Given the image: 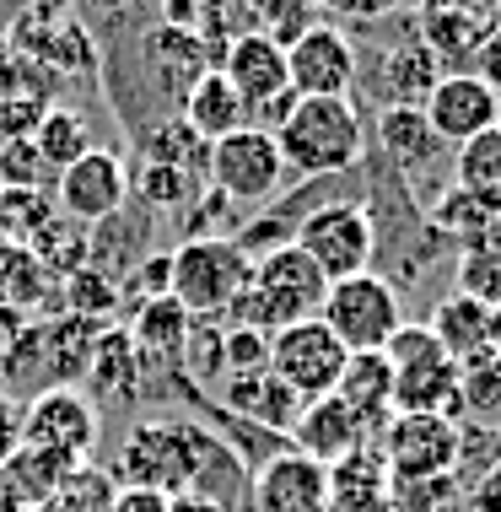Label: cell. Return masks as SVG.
<instances>
[{
	"label": "cell",
	"mask_w": 501,
	"mask_h": 512,
	"mask_svg": "<svg viewBox=\"0 0 501 512\" xmlns=\"http://www.w3.org/2000/svg\"><path fill=\"white\" fill-rule=\"evenodd\" d=\"M270 135L286 173L297 178H340L356 173L367 157V124L351 98H297Z\"/></svg>",
	"instance_id": "6da1fadb"
},
{
	"label": "cell",
	"mask_w": 501,
	"mask_h": 512,
	"mask_svg": "<svg viewBox=\"0 0 501 512\" xmlns=\"http://www.w3.org/2000/svg\"><path fill=\"white\" fill-rule=\"evenodd\" d=\"M329 281L318 275V265L302 254L297 243H281L270 254L254 259L248 270V286L238 292V302L227 308V324L259 329V335H275L286 324H302V318H318L324 308Z\"/></svg>",
	"instance_id": "7a4b0ae2"
},
{
	"label": "cell",
	"mask_w": 501,
	"mask_h": 512,
	"mask_svg": "<svg viewBox=\"0 0 501 512\" xmlns=\"http://www.w3.org/2000/svg\"><path fill=\"white\" fill-rule=\"evenodd\" d=\"M248 270L254 259L232 238H189L167 254V297L189 318H227V308L248 286Z\"/></svg>",
	"instance_id": "3957f363"
},
{
	"label": "cell",
	"mask_w": 501,
	"mask_h": 512,
	"mask_svg": "<svg viewBox=\"0 0 501 512\" xmlns=\"http://www.w3.org/2000/svg\"><path fill=\"white\" fill-rule=\"evenodd\" d=\"M318 324L329 329L345 351H383L394 340V329L405 324V297L399 286L378 270L345 275V281H329L324 308H318Z\"/></svg>",
	"instance_id": "277c9868"
},
{
	"label": "cell",
	"mask_w": 501,
	"mask_h": 512,
	"mask_svg": "<svg viewBox=\"0 0 501 512\" xmlns=\"http://www.w3.org/2000/svg\"><path fill=\"white\" fill-rule=\"evenodd\" d=\"M302 254L318 265L324 281H345V275H361L372 270V259H378V227H372L367 205L361 200H329L318 205L313 216H302L297 238Z\"/></svg>",
	"instance_id": "5b68a950"
},
{
	"label": "cell",
	"mask_w": 501,
	"mask_h": 512,
	"mask_svg": "<svg viewBox=\"0 0 501 512\" xmlns=\"http://www.w3.org/2000/svg\"><path fill=\"white\" fill-rule=\"evenodd\" d=\"M216 71L238 87V98L248 108V119L264 114V130H275L281 114L297 103L291 92V76H286V44L275 33H238L227 49H221Z\"/></svg>",
	"instance_id": "8992f818"
},
{
	"label": "cell",
	"mask_w": 501,
	"mask_h": 512,
	"mask_svg": "<svg viewBox=\"0 0 501 512\" xmlns=\"http://www.w3.org/2000/svg\"><path fill=\"white\" fill-rule=\"evenodd\" d=\"M388 480H437L464 459V426L453 415H388L378 432Z\"/></svg>",
	"instance_id": "52a82bcc"
},
{
	"label": "cell",
	"mask_w": 501,
	"mask_h": 512,
	"mask_svg": "<svg viewBox=\"0 0 501 512\" xmlns=\"http://www.w3.org/2000/svg\"><path fill=\"white\" fill-rule=\"evenodd\" d=\"M281 173H286L281 146H275V135L264 130V124H243L238 135L216 141L211 157H205V184H211L216 195H227L232 205H264V200H275Z\"/></svg>",
	"instance_id": "ba28073f"
},
{
	"label": "cell",
	"mask_w": 501,
	"mask_h": 512,
	"mask_svg": "<svg viewBox=\"0 0 501 512\" xmlns=\"http://www.w3.org/2000/svg\"><path fill=\"white\" fill-rule=\"evenodd\" d=\"M17 442L27 448L49 453V459L60 464H87V453L97 448V405L81 389H44L33 394V405H27L22 426H17Z\"/></svg>",
	"instance_id": "9c48e42d"
},
{
	"label": "cell",
	"mask_w": 501,
	"mask_h": 512,
	"mask_svg": "<svg viewBox=\"0 0 501 512\" xmlns=\"http://www.w3.org/2000/svg\"><path fill=\"white\" fill-rule=\"evenodd\" d=\"M345 356L351 351H345L318 318H302V324H286L270 335V372L302 399V405L334 394V383H340V372H345Z\"/></svg>",
	"instance_id": "30bf717a"
},
{
	"label": "cell",
	"mask_w": 501,
	"mask_h": 512,
	"mask_svg": "<svg viewBox=\"0 0 501 512\" xmlns=\"http://www.w3.org/2000/svg\"><path fill=\"white\" fill-rule=\"evenodd\" d=\"M361 54L356 44L329 22L302 27L297 38L286 44V76L297 98H351L356 76H361Z\"/></svg>",
	"instance_id": "8fae6325"
},
{
	"label": "cell",
	"mask_w": 501,
	"mask_h": 512,
	"mask_svg": "<svg viewBox=\"0 0 501 512\" xmlns=\"http://www.w3.org/2000/svg\"><path fill=\"white\" fill-rule=\"evenodd\" d=\"M54 205L60 216L81 221V227H97V221L119 216L124 200H130V173H124V157L108 146H92L87 157H76L65 173H54Z\"/></svg>",
	"instance_id": "7c38bea8"
},
{
	"label": "cell",
	"mask_w": 501,
	"mask_h": 512,
	"mask_svg": "<svg viewBox=\"0 0 501 512\" xmlns=\"http://www.w3.org/2000/svg\"><path fill=\"white\" fill-rule=\"evenodd\" d=\"M496 103H501V92L485 87L475 71H442L437 87L426 92L421 114L437 130V141L448 151H458V146L475 141V135L496 130Z\"/></svg>",
	"instance_id": "4fadbf2b"
},
{
	"label": "cell",
	"mask_w": 501,
	"mask_h": 512,
	"mask_svg": "<svg viewBox=\"0 0 501 512\" xmlns=\"http://www.w3.org/2000/svg\"><path fill=\"white\" fill-rule=\"evenodd\" d=\"M254 512H329V469L297 448L264 459L248 480Z\"/></svg>",
	"instance_id": "5bb4252c"
},
{
	"label": "cell",
	"mask_w": 501,
	"mask_h": 512,
	"mask_svg": "<svg viewBox=\"0 0 501 512\" xmlns=\"http://www.w3.org/2000/svg\"><path fill=\"white\" fill-rule=\"evenodd\" d=\"M11 49L33 54L38 65H49L54 76H87L97 71V60H103V44H97V33L81 17H33V11H22L17 33H11Z\"/></svg>",
	"instance_id": "9a60e30c"
},
{
	"label": "cell",
	"mask_w": 501,
	"mask_h": 512,
	"mask_svg": "<svg viewBox=\"0 0 501 512\" xmlns=\"http://www.w3.org/2000/svg\"><path fill=\"white\" fill-rule=\"evenodd\" d=\"M367 437H378L361 415L345 405V399H313V405H302L297 426H291V442H297V453H308V459H318L324 469H334L340 459H351V453L367 448Z\"/></svg>",
	"instance_id": "2e32d148"
},
{
	"label": "cell",
	"mask_w": 501,
	"mask_h": 512,
	"mask_svg": "<svg viewBox=\"0 0 501 512\" xmlns=\"http://www.w3.org/2000/svg\"><path fill=\"white\" fill-rule=\"evenodd\" d=\"M81 383H87V399H108V405H130L141 399V383H146V362L135 351L130 329H97L92 351H87V367H81Z\"/></svg>",
	"instance_id": "e0dca14e"
},
{
	"label": "cell",
	"mask_w": 501,
	"mask_h": 512,
	"mask_svg": "<svg viewBox=\"0 0 501 512\" xmlns=\"http://www.w3.org/2000/svg\"><path fill=\"white\" fill-rule=\"evenodd\" d=\"M496 0H475V6H448L431 0L421 17V44L437 60H475L485 38H496Z\"/></svg>",
	"instance_id": "ac0fdd59"
},
{
	"label": "cell",
	"mask_w": 501,
	"mask_h": 512,
	"mask_svg": "<svg viewBox=\"0 0 501 512\" xmlns=\"http://www.w3.org/2000/svg\"><path fill=\"white\" fill-rule=\"evenodd\" d=\"M178 119H184L205 146H216V141H227V135H238L243 124H254L248 108H243V98H238V87H232L216 65L189 81V92L178 98Z\"/></svg>",
	"instance_id": "d6986e66"
},
{
	"label": "cell",
	"mask_w": 501,
	"mask_h": 512,
	"mask_svg": "<svg viewBox=\"0 0 501 512\" xmlns=\"http://www.w3.org/2000/svg\"><path fill=\"white\" fill-rule=\"evenodd\" d=\"M221 394H227V410L238 415V421L259 426V432H291L297 415H302V399L291 394L270 367L264 372H232V378L221 383Z\"/></svg>",
	"instance_id": "ffe728a7"
},
{
	"label": "cell",
	"mask_w": 501,
	"mask_h": 512,
	"mask_svg": "<svg viewBox=\"0 0 501 512\" xmlns=\"http://www.w3.org/2000/svg\"><path fill=\"white\" fill-rule=\"evenodd\" d=\"M378 151H383V162L394 173H426V168H437L442 157H448V146L437 141V130L426 124L421 108H410V103H399V108H383L378 114Z\"/></svg>",
	"instance_id": "44dd1931"
},
{
	"label": "cell",
	"mask_w": 501,
	"mask_h": 512,
	"mask_svg": "<svg viewBox=\"0 0 501 512\" xmlns=\"http://www.w3.org/2000/svg\"><path fill=\"white\" fill-rule=\"evenodd\" d=\"M394 415H458V362L437 351L394 367Z\"/></svg>",
	"instance_id": "7402d4cb"
},
{
	"label": "cell",
	"mask_w": 501,
	"mask_h": 512,
	"mask_svg": "<svg viewBox=\"0 0 501 512\" xmlns=\"http://www.w3.org/2000/svg\"><path fill=\"white\" fill-rule=\"evenodd\" d=\"M426 329H431V340L442 345V356H448V362H469V356L491 351V308L475 302V297H464L458 286L431 302Z\"/></svg>",
	"instance_id": "603a6c76"
},
{
	"label": "cell",
	"mask_w": 501,
	"mask_h": 512,
	"mask_svg": "<svg viewBox=\"0 0 501 512\" xmlns=\"http://www.w3.org/2000/svg\"><path fill=\"white\" fill-rule=\"evenodd\" d=\"M334 399H345L372 432H383L388 415H394V362L383 351H356L345 356V372L334 383Z\"/></svg>",
	"instance_id": "cb8c5ba5"
},
{
	"label": "cell",
	"mask_w": 501,
	"mask_h": 512,
	"mask_svg": "<svg viewBox=\"0 0 501 512\" xmlns=\"http://www.w3.org/2000/svg\"><path fill=\"white\" fill-rule=\"evenodd\" d=\"M189 324H194V318L178 308L173 297H141L135 324H130V340H135V351H141L146 372H151V367H178V362H184Z\"/></svg>",
	"instance_id": "d4e9b609"
},
{
	"label": "cell",
	"mask_w": 501,
	"mask_h": 512,
	"mask_svg": "<svg viewBox=\"0 0 501 512\" xmlns=\"http://www.w3.org/2000/svg\"><path fill=\"white\" fill-rule=\"evenodd\" d=\"M437 76H442V60L421 44V33L405 38V44H394L383 54V98H388V108H399V103L421 108L426 92L437 87Z\"/></svg>",
	"instance_id": "484cf974"
},
{
	"label": "cell",
	"mask_w": 501,
	"mask_h": 512,
	"mask_svg": "<svg viewBox=\"0 0 501 512\" xmlns=\"http://www.w3.org/2000/svg\"><path fill=\"white\" fill-rule=\"evenodd\" d=\"M33 146H38V157H44L49 178H54V173H65L76 157H87V151L97 146V141H92V119L81 114V108H71V103H54L49 114L38 119Z\"/></svg>",
	"instance_id": "4316f807"
},
{
	"label": "cell",
	"mask_w": 501,
	"mask_h": 512,
	"mask_svg": "<svg viewBox=\"0 0 501 512\" xmlns=\"http://www.w3.org/2000/svg\"><path fill=\"white\" fill-rule=\"evenodd\" d=\"M22 248L38 259V270H44L49 281H71L76 270L92 265V232L81 227V221H65V216H54L49 227L33 232Z\"/></svg>",
	"instance_id": "83f0119b"
},
{
	"label": "cell",
	"mask_w": 501,
	"mask_h": 512,
	"mask_svg": "<svg viewBox=\"0 0 501 512\" xmlns=\"http://www.w3.org/2000/svg\"><path fill=\"white\" fill-rule=\"evenodd\" d=\"M458 426H501V356L480 351L469 362H458Z\"/></svg>",
	"instance_id": "f1b7e54d"
},
{
	"label": "cell",
	"mask_w": 501,
	"mask_h": 512,
	"mask_svg": "<svg viewBox=\"0 0 501 512\" xmlns=\"http://www.w3.org/2000/svg\"><path fill=\"white\" fill-rule=\"evenodd\" d=\"M453 184L469 189V195L485 200L501 216V124L453 151Z\"/></svg>",
	"instance_id": "f546056e"
},
{
	"label": "cell",
	"mask_w": 501,
	"mask_h": 512,
	"mask_svg": "<svg viewBox=\"0 0 501 512\" xmlns=\"http://www.w3.org/2000/svg\"><path fill=\"white\" fill-rule=\"evenodd\" d=\"M426 221H431V232H437V238H448V243H458V248H464V243L485 238V232H491L501 216H496L485 200H475V195H469V189L448 184L437 200H431Z\"/></svg>",
	"instance_id": "4dcf8cb0"
},
{
	"label": "cell",
	"mask_w": 501,
	"mask_h": 512,
	"mask_svg": "<svg viewBox=\"0 0 501 512\" xmlns=\"http://www.w3.org/2000/svg\"><path fill=\"white\" fill-rule=\"evenodd\" d=\"M453 275H458V292L485 302V308H501V221L485 238L464 243L453 259Z\"/></svg>",
	"instance_id": "1f68e13d"
},
{
	"label": "cell",
	"mask_w": 501,
	"mask_h": 512,
	"mask_svg": "<svg viewBox=\"0 0 501 512\" xmlns=\"http://www.w3.org/2000/svg\"><path fill=\"white\" fill-rule=\"evenodd\" d=\"M60 216L49 184H27V189H0V238L27 243L33 232H44Z\"/></svg>",
	"instance_id": "d6a6232c"
},
{
	"label": "cell",
	"mask_w": 501,
	"mask_h": 512,
	"mask_svg": "<svg viewBox=\"0 0 501 512\" xmlns=\"http://www.w3.org/2000/svg\"><path fill=\"white\" fill-rule=\"evenodd\" d=\"M44 292H49V275L38 270V259L27 254L22 243L0 238V302L17 308V313H27V308L44 302Z\"/></svg>",
	"instance_id": "836d02e7"
},
{
	"label": "cell",
	"mask_w": 501,
	"mask_h": 512,
	"mask_svg": "<svg viewBox=\"0 0 501 512\" xmlns=\"http://www.w3.org/2000/svg\"><path fill=\"white\" fill-rule=\"evenodd\" d=\"M108 496H114V475H103V469H92V464H76L71 475L60 480V491L44 496L33 512H103Z\"/></svg>",
	"instance_id": "e575fe53"
},
{
	"label": "cell",
	"mask_w": 501,
	"mask_h": 512,
	"mask_svg": "<svg viewBox=\"0 0 501 512\" xmlns=\"http://www.w3.org/2000/svg\"><path fill=\"white\" fill-rule=\"evenodd\" d=\"M130 189H135L146 205H157V211H184V205L200 195V173L162 168V162H141V173L130 178Z\"/></svg>",
	"instance_id": "d590c367"
},
{
	"label": "cell",
	"mask_w": 501,
	"mask_h": 512,
	"mask_svg": "<svg viewBox=\"0 0 501 512\" xmlns=\"http://www.w3.org/2000/svg\"><path fill=\"white\" fill-rule=\"evenodd\" d=\"M65 308H71V318L103 324V318H114V308H119V286L97 265H87V270H76L71 281H65Z\"/></svg>",
	"instance_id": "8d00e7d4"
},
{
	"label": "cell",
	"mask_w": 501,
	"mask_h": 512,
	"mask_svg": "<svg viewBox=\"0 0 501 512\" xmlns=\"http://www.w3.org/2000/svg\"><path fill=\"white\" fill-rule=\"evenodd\" d=\"M44 178L49 168L33 141H0V189H27V184H44Z\"/></svg>",
	"instance_id": "74e56055"
},
{
	"label": "cell",
	"mask_w": 501,
	"mask_h": 512,
	"mask_svg": "<svg viewBox=\"0 0 501 512\" xmlns=\"http://www.w3.org/2000/svg\"><path fill=\"white\" fill-rule=\"evenodd\" d=\"M264 367H270V335L227 324V378L232 372H264Z\"/></svg>",
	"instance_id": "f35d334b"
},
{
	"label": "cell",
	"mask_w": 501,
	"mask_h": 512,
	"mask_svg": "<svg viewBox=\"0 0 501 512\" xmlns=\"http://www.w3.org/2000/svg\"><path fill=\"white\" fill-rule=\"evenodd\" d=\"M318 11H329V17H340V22H356V27H367V22H383V17H399V11L410 6V0H313Z\"/></svg>",
	"instance_id": "ab89813d"
},
{
	"label": "cell",
	"mask_w": 501,
	"mask_h": 512,
	"mask_svg": "<svg viewBox=\"0 0 501 512\" xmlns=\"http://www.w3.org/2000/svg\"><path fill=\"white\" fill-rule=\"evenodd\" d=\"M103 512H167V496L162 491H141V486H114Z\"/></svg>",
	"instance_id": "60d3db41"
},
{
	"label": "cell",
	"mask_w": 501,
	"mask_h": 512,
	"mask_svg": "<svg viewBox=\"0 0 501 512\" xmlns=\"http://www.w3.org/2000/svg\"><path fill=\"white\" fill-rule=\"evenodd\" d=\"M469 512H501V459L475 480V491H469Z\"/></svg>",
	"instance_id": "b9f144b4"
},
{
	"label": "cell",
	"mask_w": 501,
	"mask_h": 512,
	"mask_svg": "<svg viewBox=\"0 0 501 512\" xmlns=\"http://www.w3.org/2000/svg\"><path fill=\"white\" fill-rule=\"evenodd\" d=\"M469 65H475V76L485 81V87H496V92H501V33H496V38H485L480 54H475Z\"/></svg>",
	"instance_id": "7bdbcfd3"
},
{
	"label": "cell",
	"mask_w": 501,
	"mask_h": 512,
	"mask_svg": "<svg viewBox=\"0 0 501 512\" xmlns=\"http://www.w3.org/2000/svg\"><path fill=\"white\" fill-rule=\"evenodd\" d=\"M141 297H167V254H157V259H141Z\"/></svg>",
	"instance_id": "ee69618b"
},
{
	"label": "cell",
	"mask_w": 501,
	"mask_h": 512,
	"mask_svg": "<svg viewBox=\"0 0 501 512\" xmlns=\"http://www.w3.org/2000/svg\"><path fill=\"white\" fill-rule=\"evenodd\" d=\"M167 512H227V507H216L211 496H194V491H184V496H167Z\"/></svg>",
	"instance_id": "f6af8a7d"
},
{
	"label": "cell",
	"mask_w": 501,
	"mask_h": 512,
	"mask_svg": "<svg viewBox=\"0 0 501 512\" xmlns=\"http://www.w3.org/2000/svg\"><path fill=\"white\" fill-rule=\"evenodd\" d=\"M130 6H141V0H81V22L103 17V11H114V17H119V11H130Z\"/></svg>",
	"instance_id": "bcb514c9"
},
{
	"label": "cell",
	"mask_w": 501,
	"mask_h": 512,
	"mask_svg": "<svg viewBox=\"0 0 501 512\" xmlns=\"http://www.w3.org/2000/svg\"><path fill=\"white\" fill-rule=\"evenodd\" d=\"M491 351L501 356V308H491Z\"/></svg>",
	"instance_id": "7dc6e473"
},
{
	"label": "cell",
	"mask_w": 501,
	"mask_h": 512,
	"mask_svg": "<svg viewBox=\"0 0 501 512\" xmlns=\"http://www.w3.org/2000/svg\"><path fill=\"white\" fill-rule=\"evenodd\" d=\"M496 6H501V0H496Z\"/></svg>",
	"instance_id": "c3c4849f"
}]
</instances>
